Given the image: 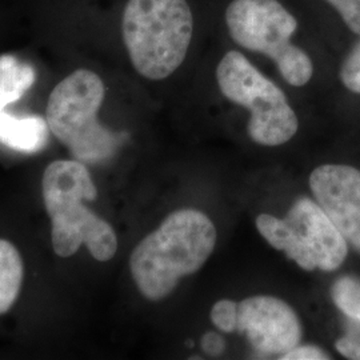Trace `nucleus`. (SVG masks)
<instances>
[{
  "instance_id": "obj_11",
  "label": "nucleus",
  "mask_w": 360,
  "mask_h": 360,
  "mask_svg": "<svg viewBox=\"0 0 360 360\" xmlns=\"http://www.w3.org/2000/svg\"><path fill=\"white\" fill-rule=\"evenodd\" d=\"M37 80L34 67L13 55L0 56V112L18 102Z\"/></svg>"
},
{
  "instance_id": "obj_19",
  "label": "nucleus",
  "mask_w": 360,
  "mask_h": 360,
  "mask_svg": "<svg viewBox=\"0 0 360 360\" xmlns=\"http://www.w3.org/2000/svg\"><path fill=\"white\" fill-rule=\"evenodd\" d=\"M202 347L211 355H219L224 351V340L220 335L215 334V333H207L202 338Z\"/></svg>"
},
{
  "instance_id": "obj_10",
  "label": "nucleus",
  "mask_w": 360,
  "mask_h": 360,
  "mask_svg": "<svg viewBox=\"0 0 360 360\" xmlns=\"http://www.w3.org/2000/svg\"><path fill=\"white\" fill-rule=\"evenodd\" d=\"M50 132L47 120L41 116L0 112V144L13 151L37 154L47 146Z\"/></svg>"
},
{
  "instance_id": "obj_13",
  "label": "nucleus",
  "mask_w": 360,
  "mask_h": 360,
  "mask_svg": "<svg viewBox=\"0 0 360 360\" xmlns=\"http://www.w3.org/2000/svg\"><path fill=\"white\" fill-rule=\"evenodd\" d=\"M335 306L346 318L360 321V278L355 275L340 276L331 287Z\"/></svg>"
},
{
  "instance_id": "obj_8",
  "label": "nucleus",
  "mask_w": 360,
  "mask_h": 360,
  "mask_svg": "<svg viewBox=\"0 0 360 360\" xmlns=\"http://www.w3.org/2000/svg\"><path fill=\"white\" fill-rule=\"evenodd\" d=\"M238 331L247 335L257 351L271 355H284L302 340L295 311L274 296H251L239 303Z\"/></svg>"
},
{
  "instance_id": "obj_6",
  "label": "nucleus",
  "mask_w": 360,
  "mask_h": 360,
  "mask_svg": "<svg viewBox=\"0 0 360 360\" xmlns=\"http://www.w3.org/2000/svg\"><path fill=\"white\" fill-rule=\"evenodd\" d=\"M217 80L230 102L250 110L247 129L254 142L276 147L295 136L299 120L285 94L243 53L227 52L217 68Z\"/></svg>"
},
{
  "instance_id": "obj_14",
  "label": "nucleus",
  "mask_w": 360,
  "mask_h": 360,
  "mask_svg": "<svg viewBox=\"0 0 360 360\" xmlns=\"http://www.w3.org/2000/svg\"><path fill=\"white\" fill-rule=\"evenodd\" d=\"M238 314L239 304L230 299H221L212 306L210 318L221 333L231 334L238 330Z\"/></svg>"
},
{
  "instance_id": "obj_1",
  "label": "nucleus",
  "mask_w": 360,
  "mask_h": 360,
  "mask_svg": "<svg viewBox=\"0 0 360 360\" xmlns=\"http://www.w3.org/2000/svg\"><path fill=\"white\" fill-rule=\"evenodd\" d=\"M217 229L202 211H174L129 257L132 279L146 299L167 297L180 279L200 270L215 250Z\"/></svg>"
},
{
  "instance_id": "obj_2",
  "label": "nucleus",
  "mask_w": 360,
  "mask_h": 360,
  "mask_svg": "<svg viewBox=\"0 0 360 360\" xmlns=\"http://www.w3.org/2000/svg\"><path fill=\"white\" fill-rule=\"evenodd\" d=\"M41 193L51 220L52 248L58 257H72L84 245L98 262L114 257L117 238L112 226L84 205L98 198L84 163L75 159L50 163L41 178Z\"/></svg>"
},
{
  "instance_id": "obj_16",
  "label": "nucleus",
  "mask_w": 360,
  "mask_h": 360,
  "mask_svg": "<svg viewBox=\"0 0 360 360\" xmlns=\"http://www.w3.org/2000/svg\"><path fill=\"white\" fill-rule=\"evenodd\" d=\"M339 77L348 91L360 95V40L345 58L340 65Z\"/></svg>"
},
{
  "instance_id": "obj_9",
  "label": "nucleus",
  "mask_w": 360,
  "mask_h": 360,
  "mask_svg": "<svg viewBox=\"0 0 360 360\" xmlns=\"http://www.w3.org/2000/svg\"><path fill=\"white\" fill-rule=\"evenodd\" d=\"M315 202L360 254V169L348 165H322L309 175Z\"/></svg>"
},
{
  "instance_id": "obj_3",
  "label": "nucleus",
  "mask_w": 360,
  "mask_h": 360,
  "mask_svg": "<svg viewBox=\"0 0 360 360\" xmlns=\"http://www.w3.org/2000/svg\"><path fill=\"white\" fill-rule=\"evenodd\" d=\"M122 32L134 68L150 80H163L186 59L193 13L187 0H129Z\"/></svg>"
},
{
  "instance_id": "obj_7",
  "label": "nucleus",
  "mask_w": 360,
  "mask_h": 360,
  "mask_svg": "<svg viewBox=\"0 0 360 360\" xmlns=\"http://www.w3.org/2000/svg\"><path fill=\"white\" fill-rule=\"evenodd\" d=\"M255 224L274 248L283 251L303 270L333 272L347 259V240L309 198H299L284 219L260 214Z\"/></svg>"
},
{
  "instance_id": "obj_15",
  "label": "nucleus",
  "mask_w": 360,
  "mask_h": 360,
  "mask_svg": "<svg viewBox=\"0 0 360 360\" xmlns=\"http://www.w3.org/2000/svg\"><path fill=\"white\" fill-rule=\"evenodd\" d=\"M335 348L347 359L360 360V321L346 318L345 334L335 342Z\"/></svg>"
},
{
  "instance_id": "obj_12",
  "label": "nucleus",
  "mask_w": 360,
  "mask_h": 360,
  "mask_svg": "<svg viewBox=\"0 0 360 360\" xmlns=\"http://www.w3.org/2000/svg\"><path fill=\"white\" fill-rule=\"evenodd\" d=\"M25 276L23 260L18 248L0 239V315L8 312L22 288Z\"/></svg>"
},
{
  "instance_id": "obj_5",
  "label": "nucleus",
  "mask_w": 360,
  "mask_h": 360,
  "mask_svg": "<svg viewBox=\"0 0 360 360\" xmlns=\"http://www.w3.org/2000/svg\"><path fill=\"white\" fill-rule=\"evenodd\" d=\"M226 25L236 44L271 58L288 84L302 87L311 80V58L291 43L297 20L281 1L233 0L226 10Z\"/></svg>"
},
{
  "instance_id": "obj_18",
  "label": "nucleus",
  "mask_w": 360,
  "mask_h": 360,
  "mask_svg": "<svg viewBox=\"0 0 360 360\" xmlns=\"http://www.w3.org/2000/svg\"><path fill=\"white\" fill-rule=\"evenodd\" d=\"M282 360H328L331 356L323 351L322 348L316 346H300L297 345L296 347L290 349L284 355L281 356Z\"/></svg>"
},
{
  "instance_id": "obj_4",
  "label": "nucleus",
  "mask_w": 360,
  "mask_h": 360,
  "mask_svg": "<svg viewBox=\"0 0 360 360\" xmlns=\"http://www.w3.org/2000/svg\"><path fill=\"white\" fill-rule=\"evenodd\" d=\"M104 95L101 77L82 68L65 77L49 98L46 120L52 135L84 165L108 160L122 144V135L98 120Z\"/></svg>"
},
{
  "instance_id": "obj_17",
  "label": "nucleus",
  "mask_w": 360,
  "mask_h": 360,
  "mask_svg": "<svg viewBox=\"0 0 360 360\" xmlns=\"http://www.w3.org/2000/svg\"><path fill=\"white\" fill-rule=\"evenodd\" d=\"M342 16L346 26L360 35V0H326Z\"/></svg>"
}]
</instances>
